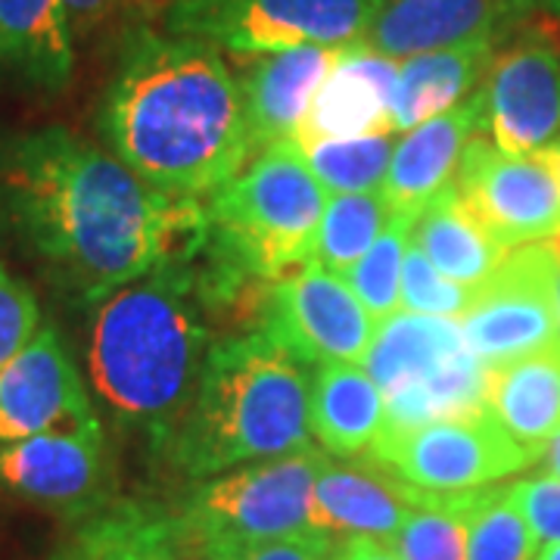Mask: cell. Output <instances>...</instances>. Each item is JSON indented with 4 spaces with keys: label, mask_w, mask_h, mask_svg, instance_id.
Instances as JSON below:
<instances>
[{
    "label": "cell",
    "mask_w": 560,
    "mask_h": 560,
    "mask_svg": "<svg viewBox=\"0 0 560 560\" xmlns=\"http://www.w3.org/2000/svg\"><path fill=\"white\" fill-rule=\"evenodd\" d=\"M541 470L545 474H551V477H558L560 480V433L555 440L548 442L545 448H541Z\"/></svg>",
    "instance_id": "38"
},
{
    "label": "cell",
    "mask_w": 560,
    "mask_h": 560,
    "mask_svg": "<svg viewBox=\"0 0 560 560\" xmlns=\"http://www.w3.org/2000/svg\"><path fill=\"white\" fill-rule=\"evenodd\" d=\"M109 482L101 420L0 445V486L66 514L97 511Z\"/></svg>",
    "instance_id": "15"
},
{
    "label": "cell",
    "mask_w": 560,
    "mask_h": 560,
    "mask_svg": "<svg viewBox=\"0 0 560 560\" xmlns=\"http://www.w3.org/2000/svg\"><path fill=\"white\" fill-rule=\"evenodd\" d=\"M533 560H560V541H555V545H541L539 555Z\"/></svg>",
    "instance_id": "40"
},
{
    "label": "cell",
    "mask_w": 560,
    "mask_h": 560,
    "mask_svg": "<svg viewBox=\"0 0 560 560\" xmlns=\"http://www.w3.org/2000/svg\"><path fill=\"white\" fill-rule=\"evenodd\" d=\"M396 135H374V138H334L315 140L300 147L308 168L315 172L320 187L337 194H374L381 190L386 168L396 150Z\"/></svg>",
    "instance_id": "28"
},
{
    "label": "cell",
    "mask_w": 560,
    "mask_h": 560,
    "mask_svg": "<svg viewBox=\"0 0 560 560\" xmlns=\"http://www.w3.org/2000/svg\"><path fill=\"white\" fill-rule=\"evenodd\" d=\"M368 452L396 477L427 492L486 489L541 458V452L514 440L489 408L408 433H381Z\"/></svg>",
    "instance_id": "9"
},
{
    "label": "cell",
    "mask_w": 560,
    "mask_h": 560,
    "mask_svg": "<svg viewBox=\"0 0 560 560\" xmlns=\"http://www.w3.org/2000/svg\"><path fill=\"white\" fill-rule=\"evenodd\" d=\"M480 135L508 156H533L560 138V44L529 32L495 50L480 84Z\"/></svg>",
    "instance_id": "12"
},
{
    "label": "cell",
    "mask_w": 560,
    "mask_h": 560,
    "mask_svg": "<svg viewBox=\"0 0 560 560\" xmlns=\"http://www.w3.org/2000/svg\"><path fill=\"white\" fill-rule=\"evenodd\" d=\"M197 560H334V541L324 536H300V539L261 541L221 555H200Z\"/></svg>",
    "instance_id": "35"
},
{
    "label": "cell",
    "mask_w": 560,
    "mask_h": 560,
    "mask_svg": "<svg viewBox=\"0 0 560 560\" xmlns=\"http://www.w3.org/2000/svg\"><path fill=\"white\" fill-rule=\"evenodd\" d=\"M411 243L420 246V253L433 261L440 275L467 290L480 287L511 253L492 241L480 228V221L467 212L455 190V178L423 206L411 231Z\"/></svg>",
    "instance_id": "25"
},
{
    "label": "cell",
    "mask_w": 560,
    "mask_h": 560,
    "mask_svg": "<svg viewBox=\"0 0 560 560\" xmlns=\"http://www.w3.org/2000/svg\"><path fill=\"white\" fill-rule=\"evenodd\" d=\"M312 436L330 458L368 452L383 427V393L371 374L352 361H324L312 368L308 401Z\"/></svg>",
    "instance_id": "21"
},
{
    "label": "cell",
    "mask_w": 560,
    "mask_h": 560,
    "mask_svg": "<svg viewBox=\"0 0 560 560\" xmlns=\"http://www.w3.org/2000/svg\"><path fill=\"white\" fill-rule=\"evenodd\" d=\"M470 492H427L423 504L405 517L393 548L405 560H467Z\"/></svg>",
    "instance_id": "30"
},
{
    "label": "cell",
    "mask_w": 560,
    "mask_h": 560,
    "mask_svg": "<svg viewBox=\"0 0 560 560\" xmlns=\"http://www.w3.org/2000/svg\"><path fill=\"white\" fill-rule=\"evenodd\" d=\"M415 219L408 215H389V224L383 228L377 243L355 261V268L346 275V283L359 296L364 312L374 318V324L399 312L401 293V265L411 243Z\"/></svg>",
    "instance_id": "31"
},
{
    "label": "cell",
    "mask_w": 560,
    "mask_h": 560,
    "mask_svg": "<svg viewBox=\"0 0 560 560\" xmlns=\"http://www.w3.org/2000/svg\"><path fill=\"white\" fill-rule=\"evenodd\" d=\"M320 458L324 452L308 448L202 480L178 514L194 555L318 536L312 526V486Z\"/></svg>",
    "instance_id": "7"
},
{
    "label": "cell",
    "mask_w": 560,
    "mask_h": 560,
    "mask_svg": "<svg viewBox=\"0 0 560 560\" xmlns=\"http://www.w3.org/2000/svg\"><path fill=\"white\" fill-rule=\"evenodd\" d=\"M396 84H399V62L364 44L346 47V54L324 79L305 119L296 125L290 140L296 147H305L315 140L396 135L393 125Z\"/></svg>",
    "instance_id": "18"
},
{
    "label": "cell",
    "mask_w": 560,
    "mask_h": 560,
    "mask_svg": "<svg viewBox=\"0 0 560 560\" xmlns=\"http://www.w3.org/2000/svg\"><path fill=\"white\" fill-rule=\"evenodd\" d=\"M558 265V261H555ZM558 318H560V265H558Z\"/></svg>",
    "instance_id": "43"
},
{
    "label": "cell",
    "mask_w": 560,
    "mask_h": 560,
    "mask_svg": "<svg viewBox=\"0 0 560 560\" xmlns=\"http://www.w3.org/2000/svg\"><path fill=\"white\" fill-rule=\"evenodd\" d=\"M455 190L482 231L504 249L539 243L560 228V178L545 150L508 156L477 131L460 153Z\"/></svg>",
    "instance_id": "11"
},
{
    "label": "cell",
    "mask_w": 560,
    "mask_h": 560,
    "mask_svg": "<svg viewBox=\"0 0 560 560\" xmlns=\"http://www.w3.org/2000/svg\"><path fill=\"white\" fill-rule=\"evenodd\" d=\"M0 231L84 302L202 249L197 200L156 190L116 153L66 128L0 143Z\"/></svg>",
    "instance_id": "1"
},
{
    "label": "cell",
    "mask_w": 560,
    "mask_h": 560,
    "mask_svg": "<svg viewBox=\"0 0 560 560\" xmlns=\"http://www.w3.org/2000/svg\"><path fill=\"white\" fill-rule=\"evenodd\" d=\"M374 0H172L168 35L197 38L231 54L293 47H352L364 40Z\"/></svg>",
    "instance_id": "8"
},
{
    "label": "cell",
    "mask_w": 560,
    "mask_h": 560,
    "mask_svg": "<svg viewBox=\"0 0 560 560\" xmlns=\"http://www.w3.org/2000/svg\"><path fill=\"white\" fill-rule=\"evenodd\" d=\"M97 423L88 386L54 327L0 368V445Z\"/></svg>",
    "instance_id": "14"
},
{
    "label": "cell",
    "mask_w": 560,
    "mask_h": 560,
    "mask_svg": "<svg viewBox=\"0 0 560 560\" xmlns=\"http://www.w3.org/2000/svg\"><path fill=\"white\" fill-rule=\"evenodd\" d=\"M330 194L293 140L265 147L237 178L209 194L206 287L224 293L241 278L278 280L312 259Z\"/></svg>",
    "instance_id": "5"
},
{
    "label": "cell",
    "mask_w": 560,
    "mask_h": 560,
    "mask_svg": "<svg viewBox=\"0 0 560 560\" xmlns=\"http://www.w3.org/2000/svg\"><path fill=\"white\" fill-rule=\"evenodd\" d=\"M545 153H548V160L555 162V172H558V178H560V138L555 140V143H551V147H548Z\"/></svg>",
    "instance_id": "41"
},
{
    "label": "cell",
    "mask_w": 560,
    "mask_h": 560,
    "mask_svg": "<svg viewBox=\"0 0 560 560\" xmlns=\"http://www.w3.org/2000/svg\"><path fill=\"white\" fill-rule=\"evenodd\" d=\"M342 54L346 47H293L265 54L249 66L241 94L253 153L290 140Z\"/></svg>",
    "instance_id": "20"
},
{
    "label": "cell",
    "mask_w": 560,
    "mask_h": 560,
    "mask_svg": "<svg viewBox=\"0 0 560 560\" xmlns=\"http://www.w3.org/2000/svg\"><path fill=\"white\" fill-rule=\"evenodd\" d=\"M389 206L381 190L374 194H337L327 200L318 237L312 246V261L346 278L355 261L377 243L389 224Z\"/></svg>",
    "instance_id": "27"
},
{
    "label": "cell",
    "mask_w": 560,
    "mask_h": 560,
    "mask_svg": "<svg viewBox=\"0 0 560 560\" xmlns=\"http://www.w3.org/2000/svg\"><path fill=\"white\" fill-rule=\"evenodd\" d=\"M486 408L514 440L541 452L560 433V342L492 368Z\"/></svg>",
    "instance_id": "22"
},
{
    "label": "cell",
    "mask_w": 560,
    "mask_h": 560,
    "mask_svg": "<svg viewBox=\"0 0 560 560\" xmlns=\"http://www.w3.org/2000/svg\"><path fill=\"white\" fill-rule=\"evenodd\" d=\"M101 125L131 172L184 200L215 194L253 156L241 81L197 38L138 32L128 40Z\"/></svg>",
    "instance_id": "2"
},
{
    "label": "cell",
    "mask_w": 560,
    "mask_h": 560,
    "mask_svg": "<svg viewBox=\"0 0 560 560\" xmlns=\"http://www.w3.org/2000/svg\"><path fill=\"white\" fill-rule=\"evenodd\" d=\"M427 489L396 477L381 460L320 458L312 486V526L334 545L342 539H381L399 536L405 517L423 504Z\"/></svg>",
    "instance_id": "16"
},
{
    "label": "cell",
    "mask_w": 560,
    "mask_h": 560,
    "mask_svg": "<svg viewBox=\"0 0 560 560\" xmlns=\"http://www.w3.org/2000/svg\"><path fill=\"white\" fill-rule=\"evenodd\" d=\"M511 499L517 501L521 514L529 523L533 536L541 545L560 541V480L551 474L539 477H523V480L508 482Z\"/></svg>",
    "instance_id": "34"
},
{
    "label": "cell",
    "mask_w": 560,
    "mask_h": 560,
    "mask_svg": "<svg viewBox=\"0 0 560 560\" xmlns=\"http://www.w3.org/2000/svg\"><path fill=\"white\" fill-rule=\"evenodd\" d=\"M312 368L265 330L212 342L197 393L168 433L172 460L194 480L315 448Z\"/></svg>",
    "instance_id": "4"
},
{
    "label": "cell",
    "mask_w": 560,
    "mask_h": 560,
    "mask_svg": "<svg viewBox=\"0 0 560 560\" xmlns=\"http://www.w3.org/2000/svg\"><path fill=\"white\" fill-rule=\"evenodd\" d=\"M334 560H405L389 545V541L381 539H364V536H355V539H342L334 545Z\"/></svg>",
    "instance_id": "37"
},
{
    "label": "cell",
    "mask_w": 560,
    "mask_h": 560,
    "mask_svg": "<svg viewBox=\"0 0 560 560\" xmlns=\"http://www.w3.org/2000/svg\"><path fill=\"white\" fill-rule=\"evenodd\" d=\"M374 327L377 324L364 312L352 287L308 259L293 275L271 280L259 330L315 368L324 361L361 364L374 340Z\"/></svg>",
    "instance_id": "13"
},
{
    "label": "cell",
    "mask_w": 560,
    "mask_h": 560,
    "mask_svg": "<svg viewBox=\"0 0 560 560\" xmlns=\"http://www.w3.org/2000/svg\"><path fill=\"white\" fill-rule=\"evenodd\" d=\"M361 368L383 393L381 433H408L486 408L489 371L464 340L458 318L396 312L377 320Z\"/></svg>",
    "instance_id": "6"
},
{
    "label": "cell",
    "mask_w": 560,
    "mask_h": 560,
    "mask_svg": "<svg viewBox=\"0 0 560 560\" xmlns=\"http://www.w3.org/2000/svg\"><path fill=\"white\" fill-rule=\"evenodd\" d=\"M482 101L480 88L448 113L423 121L418 128L405 131L396 140L393 160L383 178V200L393 215H408L418 221L423 206L452 184L458 172V160L467 140L480 131Z\"/></svg>",
    "instance_id": "19"
},
{
    "label": "cell",
    "mask_w": 560,
    "mask_h": 560,
    "mask_svg": "<svg viewBox=\"0 0 560 560\" xmlns=\"http://www.w3.org/2000/svg\"><path fill=\"white\" fill-rule=\"evenodd\" d=\"M197 256V253H194ZM187 259L162 261L97 302L88 364L109 411L165 445L212 349L206 283Z\"/></svg>",
    "instance_id": "3"
},
{
    "label": "cell",
    "mask_w": 560,
    "mask_h": 560,
    "mask_svg": "<svg viewBox=\"0 0 560 560\" xmlns=\"http://www.w3.org/2000/svg\"><path fill=\"white\" fill-rule=\"evenodd\" d=\"M539 541L508 482L474 489L467 501V560H533Z\"/></svg>",
    "instance_id": "29"
},
{
    "label": "cell",
    "mask_w": 560,
    "mask_h": 560,
    "mask_svg": "<svg viewBox=\"0 0 560 560\" xmlns=\"http://www.w3.org/2000/svg\"><path fill=\"white\" fill-rule=\"evenodd\" d=\"M521 20L504 0H374L361 44L401 62L467 44H499Z\"/></svg>",
    "instance_id": "17"
},
{
    "label": "cell",
    "mask_w": 560,
    "mask_h": 560,
    "mask_svg": "<svg viewBox=\"0 0 560 560\" xmlns=\"http://www.w3.org/2000/svg\"><path fill=\"white\" fill-rule=\"evenodd\" d=\"M0 62L44 91H62L75 62L62 0H0Z\"/></svg>",
    "instance_id": "24"
},
{
    "label": "cell",
    "mask_w": 560,
    "mask_h": 560,
    "mask_svg": "<svg viewBox=\"0 0 560 560\" xmlns=\"http://www.w3.org/2000/svg\"><path fill=\"white\" fill-rule=\"evenodd\" d=\"M464 340L486 371L560 342L558 265L545 243L511 249L499 268L474 287L460 315Z\"/></svg>",
    "instance_id": "10"
},
{
    "label": "cell",
    "mask_w": 560,
    "mask_h": 560,
    "mask_svg": "<svg viewBox=\"0 0 560 560\" xmlns=\"http://www.w3.org/2000/svg\"><path fill=\"white\" fill-rule=\"evenodd\" d=\"M504 3H508V7H511L514 13H521L523 20H526V16H529V13L536 10V7H541L539 0H504Z\"/></svg>",
    "instance_id": "39"
},
{
    "label": "cell",
    "mask_w": 560,
    "mask_h": 560,
    "mask_svg": "<svg viewBox=\"0 0 560 560\" xmlns=\"http://www.w3.org/2000/svg\"><path fill=\"white\" fill-rule=\"evenodd\" d=\"M66 560H197V555L178 517L128 501L88 523Z\"/></svg>",
    "instance_id": "26"
},
{
    "label": "cell",
    "mask_w": 560,
    "mask_h": 560,
    "mask_svg": "<svg viewBox=\"0 0 560 560\" xmlns=\"http://www.w3.org/2000/svg\"><path fill=\"white\" fill-rule=\"evenodd\" d=\"M62 7L72 25V35H88L116 13L119 0H62Z\"/></svg>",
    "instance_id": "36"
},
{
    "label": "cell",
    "mask_w": 560,
    "mask_h": 560,
    "mask_svg": "<svg viewBox=\"0 0 560 560\" xmlns=\"http://www.w3.org/2000/svg\"><path fill=\"white\" fill-rule=\"evenodd\" d=\"M467 287L448 280L433 268V261L420 253V246L408 243L405 265H401V293L399 312L433 315V318H460L470 305Z\"/></svg>",
    "instance_id": "32"
},
{
    "label": "cell",
    "mask_w": 560,
    "mask_h": 560,
    "mask_svg": "<svg viewBox=\"0 0 560 560\" xmlns=\"http://www.w3.org/2000/svg\"><path fill=\"white\" fill-rule=\"evenodd\" d=\"M539 3L555 16V20H560V0H539Z\"/></svg>",
    "instance_id": "42"
},
{
    "label": "cell",
    "mask_w": 560,
    "mask_h": 560,
    "mask_svg": "<svg viewBox=\"0 0 560 560\" xmlns=\"http://www.w3.org/2000/svg\"><path fill=\"white\" fill-rule=\"evenodd\" d=\"M40 308L32 287L13 278L0 261V368L20 355L35 340L40 327Z\"/></svg>",
    "instance_id": "33"
},
{
    "label": "cell",
    "mask_w": 560,
    "mask_h": 560,
    "mask_svg": "<svg viewBox=\"0 0 560 560\" xmlns=\"http://www.w3.org/2000/svg\"><path fill=\"white\" fill-rule=\"evenodd\" d=\"M492 57L495 44H467L401 60L393 101L396 135H405L467 101L486 79Z\"/></svg>",
    "instance_id": "23"
}]
</instances>
